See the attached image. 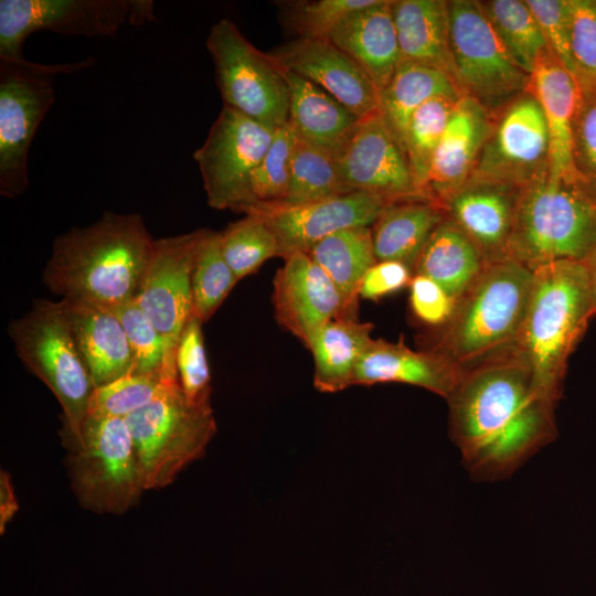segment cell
<instances>
[{
    "instance_id": "f1b7e54d",
    "label": "cell",
    "mask_w": 596,
    "mask_h": 596,
    "mask_svg": "<svg viewBox=\"0 0 596 596\" xmlns=\"http://www.w3.org/2000/svg\"><path fill=\"white\" fill-rule=\"evenodd\" d=\"M372 330L371 322L339 317L318 331L308 349L313 356L317 390L336 393L354 385L355 369L373 339Z\"/></svg>"
},
{
    "instance_id": "ffe728a7",
    "label": "cell",
    "mask_w": 596,
    "mask_h": 596,
    "mask_svg": "<svg viewBox=\"0 0 596 596\" xmlns=\"http://www.w3.org/2000/svg\"><path fill=\"white\" fill-rule=\"evenodd\" d=\"M521 187L468 180L441 206L473 242L486 264L509 258Z\"/></svg>"
},
{
    "instance_id": "e575fe53",
    "label": "cell",
    "mask_w": 596,
    "mask_h": 596,
    "mask_svg": "<svg viewBox=\"0 0 596 596\" xmlns=\"http://www.w3.org/2000/svg\"><path fill=\"white\" fill-rule=\"evenodd\" d=\"M221 247L220 232L204 228L192 267V316L206 322L237 283Z\"/></svg>"
},
{
    "instance_id": "5bb4252c",
    "label": "cell",
    "mask_w": 596,
    "mask_h": 596,
    "mask_svg": "<svg viewBox=\"0 0 596 596\" xmlns=\"http://www.w3.org/2000/svg\"><path fill=\"white\" fill-rule=\"evenodd\" d=\"M332 156L348 192L371 193L390 203L427 199L415 185L402 142L379 111L361 118Z\"/></svg>"
},
{
    "instance_id": "836d02e7",
    "label": "cell",
    "mask_w": 596,
    "mask_h": 596,
    "mask_svg": "<svg viewBox=\"0 0 596 596\" xmlns=\"http://www.w3.org/2000/svg\"><path fill=\"white\" fill-rule=\"evenodd\" d=\"M460 97L438 96L429 99L412 115L404 134L403 147L415 185L429 200L427 181L433 156Z\"/></svg>"
},
{
    "instance_id": "c3c4849f",
    "label": "cell",
    "mask_w": 596,
    "mask_h": 596,
    "mask_svg": "<svg viewBox=\"0 0 596 596\" xmlns=\"http://www.w3.org/2000/svg\"><path fill=\"white\" fill-rule=\"evenodd\" d=\"M19 510V503L14 493V488L10 475L1 470L0 472V532L3 534L7 524L12 520Z\"/></svg>"
},
{
    "instance_id": "d6a6232c",
    "label": "cell",
    "mask_w": 596,
    "mask_h": 596,
    "mask_svg": "<svg viewBox=\"0 0 596 596\" xmlns=\"http://www.w3.org/2000/svg\"><path fill=\"white\" fill-rule=\"evenodd\" d=\"M481 6L513 61L530 75L547 44L526 2L490 0Z\"/></svg>"
},
{
    "instance_id": "8d00e7d4",
    "label": "cell",
    "mask_w": 596,
    "mask_h": 596,
    "mask_svg": "<svg viewBox=\"0 0 596 596\" xmlns=\"http://www.w3.org/2000/svg\"><path fill=\"white\" fill-rule=\"evenodd\" d=\"M220 234L223 256L237 280L255 273L269 258L279 256L276 235L256 215L245 214Z\"/></svg>"
},
{
    "instance_id": "4dcf8cb0",
    "label": "cell",
    "mask_w": 596,
    "mask_h": 596,
    "mask_svg": "<svg viewBox=\"0 0 596 596\" xmlns=\"http://www.w3.org/2000/svg\"><path fill=\"white\" fill-rule=\"evenodd\" d=\"M307 254L339 290L343 300V317L358 318L361 281L377 262L371 226H354L336 232L318 242Z\"/></svg>"
},
{
    "instance_id": "4fadbf2b",
    "label": "cell",
    "mask_w": 596,
    "mask_h": 596,
    "mask_svg": "<svg viewBox=\"0 0 596 596\" xmlns=\"http://www.w3.org/2000/svg\"><path fill=\"white\" fill-rule=\"evenodd\" d=\"M275 131L223 105L204 142L193 153L212 209L243 213L251 206V179Z\"/></svg>"
},
{
    "instance_id": "484cf974",
    "label": "cell",
    "mask_w": 596,
    "mask_h": 596,
    "mask_svg": "<svg viewBox=\"0 0 596 596\" xmlns=\"http://www.w3.org/2000/svg\"><path fill=\"white\" fill-rule=\"evenodd\" d=\"M392 12L402 60L437 68L454 79L448 1L397 0L392 1Z\"/></svg>"
},
{
    "instance_id": "30bf717a",
    "label": "cell",
    "mask_w": 596,
    "mask_h": 596,
    "mask_svg": "<svg viewBox=\"0 0 596 596\" xmlns=\"http://www.w3.org/2000/svg\"><path fill=\"white\" fill-rule=\"evenodd\" d=\"M206 49L224 106L273 129L287 124L288 84L270 54L255 47L226 18L212 25Z\"/></svg>"
},
{
    "instance_id": "3957f363",
    "label": "cell",
    "mask_w": 596,
    "mask_h": 596,
    "mask_svg": "<svg viewBox=\"0 0 596 596\" xmlns=\"http://www.w3.org/2000/svg\"><path fill=\"white\" fill-rule=\"evenodd\" d=\"M533 272L512 258L486 264L427 348L466 372L514 349Z\"/></svg>"
},
{
    "instance_id": "ee69618b",
    "label": "cell",
    "mask_w": 596,
    "mask_h": 596,
    "mask_svg": "<svg viewBox=\"0 0 596 596\" xmlns=\"http://www.w3.org/2000/svg\"><path fill=\"white\" fill-rule=\"evenodd\" d=\"M544 35L549 50L576 76L571 47L568 0H525Z\"/></svg>"
},
{
    "instance_id": "cb8c5ba5",
    "label": "cell",
    "mask_w": 596,
    "mask_h": 596,
    "mask_svg": "<svg viewBox=\"0 0 596 596\" xmlns=\"http://www.w3.org/2000/svg\"><path fill=\"white\" fill-rule=\"evenodd\" d=\"M60 305L95 387L131 372V350L111 310L73 299Z\"/></svg>"
},
{
    "instance_id": "d6986e66",
    "label": "cell",
    "mask_w": 596,
    "mask_h": 596,
    "mask_svg": "<svg viewBox=\"0 0 596 596\" xmlns=\"http://www.w3.org/2000/svg\"><path fill=\"white\" fill-rule=\"evenodd\" d=\"M270 55L279 66L315 83L359 118L379 111L380 93L371 78L329 39L298 38Z\"/></svg>"
},
{
    "instance_id": "ac0fdd59",
    "label": "cell",
    "mask_w": 596,
    "mask_h": 596,
    "mask_svg": "<svg viewBox=\"0 0 596 596\" xmlns=\"http://www.w3.org/2000/svg\"><path fill=\"white\" fill-rule=\"evenodd\" d=\"M273 281L278 323L309 349L318 331L343 317V300L326 272L306 253L284 259Z\"/></svg>"
},
{
    "instance_id": "1f68e13d",
    "label": "cell",
    "mask_w": 596,
    "mask_h": 596,
    "mask_svg": "<svg viewBox=\"0 0 596 596\" xmlns=\"http://www.w3.org/2000/svg\"><path fill=\"white\" fill-rule=\"evenodd\" d=\"M438 96H462L455 81L445 72L401 60L389 84L380 92L379 113L403 145L412 115Z\"/></svg>"
},
{
    "instance_id": "8992f818",
    "label": "cell",
    "mask_w": 596,
    "mask_h": 596,
    "mask_svg": "<svg viewBox=\"0 0 596 596\" xmlns=\"http://www.w3.org/2000/svg\"><path fill=\"white\" fill-rule=\"evenodd\" d=\"M9 334L21 362L58 401L63 439L73 448L81 439L95 386L60 301L36 300L30 311L10 323Z\"/></svg>"
},
{
    "instance_id": "ab89813d",
    "label": "cell",
    "mask_w": 596,
    "mask_h": 596,
    "mask_svg": "<svg viewBox=\"0 0 596 596\" xmlns=\"http://www.w3.org/2000/svg\"><path fill=\"white\" fill-rule=\"evenodd\" d=\"M203 322L191 316L182 330L175 349V372L180 390L189 404L211 405V372Z\"/></svg>"
},
{
    "instance_id": "52a82bcc",
    "label": "cell",
    "mask_w": 596,
    "mask_h": 596,
    "mask_svg": "<svg viewBox=\"0 0 596 596\" xmlns=\"http://www.w3.org/2000/svg\"><path fill=\"white\" fill-rule=\"evenodd\" d=\"M125 419L146 490L171 485L204 455L217 432L211 405L189 404L179 383Z\"/></svg>"
},
{
    "instance_id": "d4e9b609",
    "label": "cell",
    "mask_w": 596,
    "mask_h": 596,
    "mask_svg": "<svg viewBox=\"0 0 596 596\" xmlns=\"http://www.w3.org/2000/svg\"><path fill=\"white\" fill-rule=\"evenodd\" d=\"M329 40L368 74L379 93L402 60L391 0H375L353 11L333 29Z\"/></svg>"
},
{
    "instance_id": "6da1fadb",
    "label": "cell",
    "mask_w": 596,
    "mask_h": 596,
    "mask_svg": "<svg viewBox=\"0 0 596 596\" xmlns=\"http://www.w3.org/2000/svg\"><path fill=\"white\" fill-rule=\"evenodd\" d=\"M447 402L450 437L477 480L511 476L557 434L556 404L513 352L464 372Z\"/></svg>"
},
{
    "instance_id": "7402d4cb",
    "label": "cell",
    "mask_w": 596,
    "mask_h": 596,
    "mask_svg": "<svg viewBox=\"0 0 596 596\" xmlns=\"http://www.w3.org/2000/svg\"><path fill=\"white\" fill-rule=\"evenodd\" d=\"M544 116L550 140L547 178L579 181L573 163L572 128L578 82L549 50L539 56L526 86Z\"/></svg>"
},
{
    "instance_id": "44dd1931",
    "label": "cell",
    "mask_w": 596,
    "mask_h": 596,
    "mask_svg": "<svg viewBox=\"0 0 596 596\" xmlns=\"http://www.w3.org/2000/svg\"><path fill=\"white\" fill-rule=\"evenodd\" d=\"M491 114L477 100L462 95L456 103L435 150L428 173V194L438 204L470 178L493 129Z\"/></svg>"
},
{
    "instance_id": "9a60e30c",
    "label": "cell",
    "mask_w": 596,
    "mask_h": 596,
    "mask_svg": "<svg viewBox=\"0 0 596 596\" xmlns=\"http://www.w3.org/2000/svg\"><path fill=\"white\" fill-rule=\"evenodd\" d=\"M204 228L155 240L136 302L162 336L170 365L192 316L191 275Z\"/></svg>"
},
{
    "instance_id": "603a6c76",
    "label": "cell",
    "mask_w": 596,
    "mask_h": 596,
    "mask_svg": "<svg viewBox=\"0 0 596 596\" xmlns=\"http://www.w3.org/2000/svg\"><path fill=\"white\" fill-rule=\"evenodd\" d=\"M464 372L432 350L415 351L404 342L372 339L354 374V385L396 382L426 389L448 398Z\"/></svg>"
},
{
    "instance_id": "f546056e",
    "label": "cell",
    "mask_w": 596,
    "mask_h": 596,
    "mask_svg": "<svg viewBox=\"0 0 596 596\" xmlns=\"http://www.w3.org/2000/svg\"><path fill=\"white\" fill-rule=\"evenodd\" d=\"M485 265L473 242L446 216L429 236L413 274L433 279L457 301Z\"/></svg>"
},
{
    "instance_id": "b9f144b4",
    "label": "cell",
    "mask_w": 596,
    "mask_h": 596,
    "mask_svg": "<svg viewBox=\"0 0 596 596\" xmlns=\"http://www.w3.org/2000/svg\"><path fill=\"white\" fill-rule=\"evenodd\" d=\"M572 156L579 181L596 196V79L578 76Z\"/></svg>"
},
{
    "instance_id": "74e56055",
    "label": "cell",
    "mask_w": 596,
    "mask_h": 596,
    "mask_svg": "<svg viewBox=\"0 0 596 596\" xmlns=\"http://www.w3.org/2000/svg\"><path fill=\"white\" fill-rule=\"evenodd\" d=\"M109 310L118 318L125 330L132 355L130 373L159 376L171 383L178 382L175 369L168 361L162 336L136 300Z\"/></svg>"
},
{
    "instance_id": "7bdbcfd3",
    "label": "cell",
    "mask_w": 596,
    "mask_h": 596,
    "mask_svg": "<svg viewBox=\"0 0 596 596\" xmlns=\"http://www.w3.org/2000/svg\"><path fill=\"white\" fill-rule=\"evenodd\" d=\"M375 0H316L297 2L290 23L299 38L329 39L333 29L350 13Z\"/></svg>"
},
{
    "instance_id": "f35d334b",
    "label": "cell",
    "mask_w": 596,
    "mask_h": 596,
    "mask_svg": "<svg viewBox=\"0 0 596 596\" xmlns=\"http://www.w3.org/2000/svg\"><path fill=\"white\" fill-rule=\"evenodd\" d=\"M175 384L178 382H167L159 376L128 373L94 389L87 416L127 418Z\"/></svg>"
},
{
    "instance_id": "5b68a950",
    "label": "cell",
    "mask_w": 596,
    "mask_h": 596,
    "mask_svg": "<svg viewBox=\"0 0 596 596\" xmlns=\"http://www.w3.org/2000/svg\"><path fill=\"white\" fill-rule=\"evenodd\" d=\"M596 247V196L581 182L547 174L520 188L509 257L532 272L584 263Z\"/></svg>"
},
{
    "instance_id": "83f0119b",
    "label": "cell",
    "mask_w": 596,
    "mask_h": 596,
    "mask_svg": "<svg viewBox=\"0 0 596 596\" xmlns=\"http://www.w3.org/2000/svg\"><path fill=\"white\" fill-rule=\"evenodd\" d=\"M445 217L443 206L427 199L389 204L371 225L376 260L400 262L413 270L429 236Z\"/></svg>"
},
{
    "instance_id": "e0dca14e",
    "label": "cell",
    "mask_w": 596,
    "mask_h": 596,
    "mask_svg": "<svg viewBox=\"0 0 596 596\" xmlns=\"http://www.w3.org/2000/svg\"><path fill=\"white\" fill-rule=\"evenodd\" d=\"M391 204L365 192H348L301 205H253L244 214L264 220L279 245V257L308 253L318 242L344 228L371 226Z\"/></svg>"
},
{
    "instance_id": "bcb514c9",
    "label": "cell",
    "mask_w": 596,
    "mask_h": 596,
    "mask_svg": "<svg viewBox=\"0 0 596 596\" xmlns=\"http://www.w3.org/2000/svg\"><path fill=\"white\" fill-rule=\"evenodd\" d=\"M408 288L411 309L421 322L439 328L450 319L456 300L439 284L415 274Z\"/></svg>"
},
{
    "instance_id": "681fc988",
    "label": "cell",
    "mask_w": 596,
    "mask_h": 596,
    "mask_svg": "<svg viewBox=\"0 0 596 596\" xmlns=\"http://www.w3.org/2000/svg\"><path fill=\"white\" fill-rule=\"evenodd\" d=\"M585 265L588 281H589V288H590V295H592V304H593V316L596 315V247L590 253V255L587 257V259L583 263Z\"/></svg>"
},
{
    "instance_id": "2e32d148",
    "label": "cell",
    "mask_w": 596,
    "mask_h": 596,
    "mask_svg": "<svg viewBox=\"0 0 596 596\" xmlns=\"http://www.w3.org/2000/svg\"><path fill=\"white\" fill-rule=\"evenodd\" d=\"M549 150L544 116L525 91L503 108L468 180L523 187L547 174Z\"/></svg>"
},
{
    "instance_id": "7c38bea8",
    "label": "cell",
    "mask_w": 596,
    "mask_h": 596,
    "mask_svg": "<svg viewBox=\"0 0 596 596\" xmlns=\"http://www.w3.org/2000/svg\"><path fill=\"white\" fill-rule=\"evenodd\" d=\"M454 79L461 95L489 113L526 91L529 75L513 61L481 2L448 1Z\"/></svg>"
},
{
    "instance_id": "9c48e42d",
    "label": "cell",
    "mask_w": 596,
    "mask_h": 596,
    "mask_svg": "<svg viewBox=\"0 0 596 596\" xmlns=\"http://www.w3.org/2000/svg\"><path fill=\"white\" fill-rule=\"evenodd\" d=\"M87 66L86 61L46 65L0 58V193L14 199L29 184L28 156L55 99L53 77Z\"/></svg>"
},
{
    "instance_id": "60d3db41",
    "label": "cell",
    "mask_w": 596,
    "mask_h": 596,
    "mask_svg": "<svg viewBox=\"0 0 596 596\" xmlns=\"http://www.w3.org/2000/svg\"><path fill=\"white\" fill-rule=\"evenodd\" d=\"M295 141L296 136L288 124L276 129L270 147L251 179V206L277 205L285 201Z\"/></svg>"
},
{
    "instance_id": "f6af8a7d",
    "label": "cell",
    "mask_w": 596,
    "mask_h": 596,
    "mask_svg": "<svg viewBox=\"0 0 596 596\" xmlns=\"http://www.w3.org/2000/svg\"><path fill=\"white\" fill-rule=\"evenodd\" d=\"M576 77L596 79V0H568Z\"/></svg>"
},
{
    "instance_id": "7dc6e473",
    "label": "cell",
    "mask_w": 596,
    "mask_h": 596,
    "mask_svg": "<svg viewBox=\"0 0 596 596\" xmlns=\"http://www.w3.org/2000/svg\"><path fill=\"white\" fill-rule=\"evenodd\" d=\"M413 270L405 264L394 260L376 262L364 275L359 297L379 300L409 286Z\"/></svg>"
},
{
    "instance_id": "8fae6325",
    "label": "cell",
    "mask_w": 596,
    "mask_h": 596,
    "mask_svg": "<svg viewBox=\"0 0 596 596\" xmlns=\"http://www.w3.org/2000/svg\"><path fill=\"white\" fill-rule=\"evenodd\" d=\"M151 0H1L0 58L22 60L33 33L110 36L156 20Z\"/></svg>"
},
{
    "instance_id": "4316f807",
    "label": "cell",
    "mask_w": 596,
    "mask_h": 596,
    "mask_svg": "<svg viewBox=\"0 0 596 596\" xmlns=\"http://www.w3.org/2000/svg\"><path fill=\"white\" fill-rule=\"evenodd\" d=\"M283 70L289 92L287 124L298 139L333 155L361 118L315 83Z\"/></svg>"
},
{
    "instance_id": "d590c367",
    "label": "cell",
    "mask_w": 596,
    "mask_h": 596,
    "mask_svg": "<svg viewBox=\"0 0 596 596\" xmlns=\"http://www.w3.org/2000/svg\"><path fill=\"white\" fill-rule=\"evenodd\" d=\"M348 191L340 182L331 152L296 137L288 193L283 205H301Z\"/></svg>"
},
{
    "instance_id": "ba28073f",
    "label": "cell",
    "mask_w": 596,
    "mask_h": 596,
    "mask_svg": "<svg viewBox=\"0 0 596 596\" xmlns=\"http://www.w3.org/2000/svg\"><path fill=\"white\" fill-rule=\"evenodd\" d=\"M68 450L71 486L83 508L121 514L146 491L125 418L88 415L79 441Z\"/></svg>"
},
{
    "instance_id": "7a4b0ae2",
    "label": "cell",
    "mask_w": 596,
    "mask_h": 596,
    "mask_svg": "<svg viewBox=\"0 0 596 596\" xmlns=\"http://www.w3.org/2000/svg\"><path fill=\"white\" fill-rule=\"evenodd\" d=\"M153 243L140 215L105 212L55 238L43 280L62 299L118 307L136 299Z\"/></svg>"
},
{
    "instance_id": "277c9868",
    "label": "cell",
    "mask_w": 596,
    "mask_h": 596,
    "mask_svg": "<svg viewBox=\"0 0 596 596\" xmlns=\"http://www.w3.org/2000/svg\"><path fill=\"white\" fill-rule=\"evenodd\" d=\"M593 317L583 263L562 260L533 270L528 309L512 352L555 404L562 396L568 358Z\"/></svg>"
}]
</instances>
